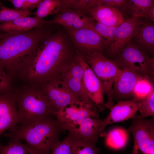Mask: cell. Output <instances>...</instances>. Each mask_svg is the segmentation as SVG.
Returning <instances> with one entry per match:
<instances>
[{
  "label": "cell",
  "mask_w": 154,
  "mask_h": 154,
  "mask_svg": "<svg viewBox=\"0 0 154 154\" xmlns=\"http://www.w3.org/2000/svg\"><path fill=\"white\" fill-rule=\"evenodd\" d=\"M77 53L65 29L58 28L44 40L30 64L18 76L29 84L42 86L59 79L75 59Z\"/></svg>",
  "instance_id": "6da1fadb"
},
{
  "label": "cell",
  "mask_w": 154,
  "mask_h": 154,
  "mask_svg": "<svg viewBox=\"0 0 154 154\" xmlns=\"http://www.w3.org/2000/svg\"><path fill=\"white\" fill-rule=\"evenodd\" d=\"M58 28L44 24L27 32L0 31V65L12 80L31 63L44 40Z\"/></svg>",
  "instance_id": "7a4b0ae2"
},
{
  "label": "cell",
  "mask_w": 154,
  "mask_h": 154,
  "mask_svg": "<svg viewBox=\"0 0 154 154\" xmlns=\"http://www.w3.org/2000/svg\"><path fill=\"white\" fill-rule=\"evenodd\" d=\"M65 131L54 116H48L32 122L19 124L4 134L9 139L24 141L37 154H50L53 146L60 141Z\"/></svg>",
  "instance_id": "3957f363"
},
{
  "label": "cell",
  "mask_w": 154,
  "mask_h": 154,
  "mask_svg": "<svg viewBox=\"0 0 154 154\" xmlns=\"http://www.w3.org/2000/svg\"><path fill=\"white\" fill-rule=\"evenodd\" d=\"M16 106L21 122L28 124L44 117L54 116L55 111L42 87L35 84L13 88Z\"/></svg>",
  "instance_id": "277c9868"
},
{
  "label": "cell",
  "mask_w": 154,
  "mask_h": 154,
  "mask_svg": "<svg viewBox=\"0 0 154 154\" xmlns=\"http://www.w3.org/2000/svg\"><path fill=\"white\" fill-rule=\"evenodd\" d=\"M81 54L102 83L107 97L105 107L110 110L114 105L113 86L121 69L114 60L107 58L100 51L93 50Z\"/></svg>",
  "instance_id": "5b68a950"
},
{
  "label": "cell",
  "mask_w": 154,
  "mask_h": 154,
  "mask_svg": "<svg viewBox=\"0 0 154 154\" xmlns=\"http://www.w3.org/2000/svg\"><path fill=\"white\" fill-rule=\"evenodd\" d=\"M115 56L114 60L120 69L134 70L154 81V56L150 57L148 53L132 41Z\"/></svg>",
  "instance_id": "8992f818"
},
{
  "label": "cell",
  "mask_w": 154,
  "mask_h": 154,
  "mask_svg": "<svg viewBox=\"0 0 154 154\" xmlns=\"http://www.w3.org/2000/svg\"><path fill=\"white\" fill-rule=\"evenodd\" d=\"M127 131L132 133L133 146L131 154H149L154 152V118L145 119L136 114Z\"/></svg>",
  "instance_id": "52a82bcc"
},
{
  "label": "cell",
  "mask_w": 154,
  "mask_h": 154,
  "mask_svg": "<svg viewBox=\"0 0 154 154\" xmlns=\"http://www.w3.org/2000/svg\"><path fill=\"white\" fill-rule=\"evenodd\" d=\"M77 51L75 59L83 69L82 83L84 90L97 108L102 111L106 107L104 99V92L102 83L85 61L83 56Z\"/></svg>",
  "instance_id": "ba28073f"
},
{
  "label": "cell",
  "mask_w": 154,
  "mask_h": 154,
  "mask_svg": "<svg viewBox=\"0 0 154 154\" xmlns=\"http://www.w3.org/2000/svg\"><path fill=\"white\" fill-rule=\"evenodd\" d=\"M65 29L76 49L81 54L93 50L102 52L106 47L102 38L90 28Z\"/></svg>",
  "instance_id": "9c48e42d"
},
{
  "label": "cell",
  "mask_w": 154,
  "mask_h": 154,
  "mask_svg": "<svg viewBox=\"0 0 154 154\" xmlns=\"http://www.w3.org/2000/svg\"><path fill=\"white\" fill-rule=\"evenodd\" d=\"M104 120L89 117L69 123H61L63 129L68 131L69 133L74 137L96 143L102 132L101 128Z\"/></svg>",
  "instance_id": "30bf717a"
},
{
  "label": "cell",
  "mask_w": 154,
  "mask_h": 154,
  "mask_svg": "<svg viewBox=\"0 0 154 154\" xmlns=\"http://www.w3.org/2000/svg\"><path fill=\"white\" fill-rule=\"evenodd\" d=\"M136 17L127 18L116 27L114 39L107 50V53L115 56L135 36L144 20Z\"/></svg>",
  "instance_id": "8fae6325"
},
{
  "label": "cell",
  "mask_w": 154,
  "mask_h": 154,
  "mask_svg": "<svg viewBox=\"0 0 154 154\" xmlns=\"http://www.w3.org/2000/svg\"><path fill=\"white\" fill-rule=\"evenodd\" d=\"M41 87L55 112L69 104L80 100L60 79L51 81Z\"/></svg>",
  "instance_id": "7c38bea8"
},
{
  "label": "cell",
  "mask_w": 154,
  "mask_h": 154,
  "mask_svg": "<svg viewBox=\"0 0 154 154\" xmlns=\"http://www.w3.org/2000/svg\"><path fill=\"white\" fill-rule=\"evenodd\" d=\"M83 74L82 66L75 59L62 72L59 79L65 83L80 100L89 105L96 107L84 90L82 83Z\"/></svg>",
  "instance_id": "4fadbf2b"
},
{
  "label": "cell",
  "mask_w": 154,
  "mask_h": 154,
  "mask_svg": "<svg viewBox=\"0 0 154 154\" xmlns=\"http://www.w3.org/2000/svg\"><path fill=\"white\" fill-rule=\"evenodd\" d=\"M94 19L86 17L80 12L73 9L62 7L52 19L46 21L44 24L57 25L62 26L65 29H77L90 27Z\"/></svg>",
  "instance_id": "5bb4252c"
},
{
  "label": "cell",
  "mask_w": 154,
  "mask_h": 154,
  "mask_svg": "<svg viewBox=\"0 0 154 154\" xmlns=\"http://www.w3.org/2000/svg\"><path fill=\"white\" fill-rule=\"evenodd\" d=\"M54 116L61 123H68L78 119L89 117L99 118L97 108L80 100L68 104L54 112Z\"/></svg>",
  "instance_id": "9a60e30c"
},
{
  "label": "cell",
  "mask_w": 154,
  "mask_h": 154,
  "mask_svg": "<svg viewBox=\"0 0 154 154\" xmlns=\"http://www.w3.org/2000/svg\"><path fill=\"white\" fill-rule=\"evenodd\" d=\"M21 122L12 90L0 94V137L7 130Z\"/></svg>",
  "instance_id": "2e32d148"
},
{
  "label": "cell",
  "mask_w": 154,
  "mask_h": 154,
  "mask_svg": "<svg viewBox=\"0 0 154 154\" xmlns=\"http://www.w3.org/2000/svg\"><path fill=\"white\" fill-rule=\"evenodd\" d=\"M142 75L129 69L121 70L112 88L113 100L133 99V92L136 83Z\"/></svg>",
  "instance_id": "e0dca14e"
},
{
  "label": "cell",
  "mask_w": 154,
  "mask_h": 154,
  "mask_svg": "<svg viewBox=\"0 0 154 154\" xmlns=\"http://www.w3.org/2000/svg\"><path fill=\"white\" fill-rule=\"evenodd\" d=\"M101 125L103 131L108 125L132 118L138 111L137 102L134 99L120 100L112 107Z\"/></svg>",
  "instance_id": "ac0fdd59"
},
{
  "label": "cell",
  "mask_w": 154,
  "mask_h": 154,
  "mask_svg": "<svg viewBox=\"0 0 154 154\" xmlns=\"http://www.w3.org/2000/svg\"><path fill=\"white\" fill-rule=\"evenodd\" d=\"M89 13L96 21L110 27H117L125 20L122 12L114 7L98 5Z\"/></svg>",
  "instance_id": "d6986e66"
},
{
  "label": "cell",
  "mask_w": 154,
  "mask_h": 154,
  "mask_svg": "<svg viewBox=\"0 0 154 154\" xmlns=\"http://www.w3.org/2000/svg\"><path fill=\"white\" fill-rule=\"evenodd\" d=\"M45 21L35 16L21 17L0 23V31L11 33L25 32L44 24Z\"/></svg>",
  "instance_id": "ffe728a7"
},
{
  "label": "cell",
  "mask_w": 154,
  "mask_h": 154,
  "mask_svg": "<svg viewBox=\"0 0 154 154\" xmlns=\"http://www.w3.org/2000/svg\"><path fill=\"white\" fill-rule=\"evenodd\" d=\"M135 43L149 54L154 51V23L145 19L139 26L133 38Z\"/></svg>",
  "instance_id": "44dd1931"
},
{
  "label": "cell",
  "mask_w": 154,
  "mask_h": 154,
  "mask_svg": "<svg viewBox=\"0 0 154 154\" xmlns=\"http://www.w3.org/2000/svg\"><path fill=\"white\" fill-rule=\"evenodd\" d=\"M154 5L153 0H129L122 7V12L131 17L145 19L149 9Z\"/></svg>",
  "instance_id": "7402d4cb"
},
{
  "label": "cell",
  "mask_w": 154,
  "mask_h": 154,
  "mask_svg": "<svg viewBox=\"0 0 154 154\" xmlns=\"http://www.w3.org/2000/svg\"><path fill=\"white\" fill-rule=\"evenodd\" d=\"M128 139L127 131L121 127L114 128L107 133L105 143L108 147L114 149H119L124 147Z\"/></svg>",
  "instance_id": "603a6c76"
},
{
  "label": "cell",
  "mask_w": 154,
  "mask_h": 154,
  "mask_svg": "<svg viewBox=\"0 0 154 154\" xmlns=\"http://www.w3.org/2000/svg\"><path fill=\"white\" fill-rule=\"evenodd\" d=\"M153 81L148 77L141 76L134 86L133 92V99L137 102L141 100L154 91Z\"/></svg>",
  "instance_id": "cb8c5ba5"
},
{
  "label": "cell",
  "mask_w": 154,
  "mask_h": 154,
  "mask_svg": "<svg viewBox=\"0 0 154 154\" xmlns=\"http://www.w3.org/2000/svg\"><path fill=\"white\" fill-rule=\"evenodd\" d=\"M62 7L61 0H41L37 11L32 13L41 19L49 15L57 14Z\"/></svg>",
  "instance_id": "d4e9b609"
},
{
  "label": "cell",
  "mask_w": 154,
  "mask_h": 154,
  "mask_svg": "<svg viewBox=\"0 0 154 154\" xmlns=\"http://www.w3.org/2000/svg\"><path fill=\"white\" fill-rule=\"evenodd\" d=\"M96 144L86 140L73 137L71 154H98L100 150L96 147Z\"/></svg>",
  "instance_id": "484cf974"
},
{
  "label": "cell",
  "mask_w": 154,
  "mask_h": 154,
  "mask_svg": "<svg viewBox=\"0 0 154 154\" xmlns=\"http://www.w3.org/2000/svg\"><path fill=\"white\" fill-rule=\"evenodd\" d=\"M34 152H35L26 144L17 140L9 139L8 144H0V154H29Z\"/></svg>",
  "instance_id": "4316f807"
},
{
  "label": "cell",
  "mask_w": 154,
  "mask_h": 154,
  "mask_svg": "<svg viewBox=\"0 0 154 154\" xmlns=\"http://www.w3.org/2000/svg\"><path fill=\"white\" fill-rule=\"evenodd\" d=\"M62 7L70 8L84 15L98 5V0H61Z\"/></svg>",
  "instance_id": "83f0119b"
},
{
  "label": "cell",
  "mask_w": 154,
  "mask_h": 154,
  "mask_svg": "<svg viewBox=\"0 0 154 154\" xmlns=\"http://www.w3.org/2000/svg\"><path fill=\"white\" fill-rule=\"evenodd\" d=\"M90 28L96 31L102 38L106 46H110L113 41L116 27L107 26L94 20Z\"/></svg>",
  "instance_id": "f1b7e54d"
},
{
  "label": "cell",
  "mask_w": 154,
  "mask_h": 154,
  "mask_svg": "<svg viewBox=\"0 0 154 154\" xmlns=\"http://www.w3.org/2000/svg\"><path fill=\"white\" fill-rule=\"evenodd\" d=\"M139 117L144 118L149 116H154V91L146 98L137 102Z\"/></svg>",
  "instance_id": "f546056e"
},
{
  "label": "cell",
  "mask_w": 154,
  "mask_h": 154,
  "mask_svg": "<svg viewBox=\"0 0 154 154\" xmlns=\"http://www.w3.org/2000/svg\"><path fill=\"white\" fill-rule=\"evenodd\" d=\"M32 14L31 11L19 10L8 8L0 1V23L17 18L29 16Z\"/></svg>",
  "instance_id": "4dcf8cb0"
},
{
  "label": "cell",
  "mask_w": 154,
  "mask_h": 154,
  "mask_svg": "<svg viewBox=\"0 0 154 154\" xmlns=\"http://www.w3.org/2000/svg\"><path fill=\"white\" fill-rule=\"evenodd\" d=\"M73 136L69 133L62 141H60L53 147L50 154H71Z\"/></svg>",
  "instance_id": "1f68e13d"
},
{
  "label": "cell",
  "mask_w": 154,
  "mask_h": 154,
  "mask_svg": "<svg viewBox=\"0 0 154 154\" xmlns=\"http://www.w3.org/2000/svg\"><path fill=\"white\" fill-rule=\"evenodd\" d=\"M41 0H9L13 6L14 9L17 10L31 11L37 8Z\"/></svg>",
  "instance_id": "d6a6232c"
},
{
  "label": "cell",
  "mask_w": 154,
  "mask_h": 154,
  "mask_svg": "<svg viewBox=\"0 0 154 154\" xmlns=\"http://www.w3.org/2000/svg\"><path fill=\"white\" fill-rule=\"evenodd\" d=\"M13 88L12 80L0 65V94L9 92Z\"/></svg>",
  "instance_id": "836d02e7"
},
{
  "label": "cell",
  "mask_w": 154,
  "mask_h": 154,
  "mask_svg": "<svg viewBox=\"0 0 154 154\" xmlns=\"http://www.w3.org/2000/svg\"><path fill=\"white\" fill-rule=\"evenodd\" d=\"M127 1L126 0H98V5L110 7H114L115 6L123 7L126 3Z\"/></svg>",
  "instance_id": "e575fe53"
},
{
  "label": "cell",
  "mask_w": 154,
  "mask_h": 154,
  "mask_svg": "<svg viewBox=\"0 0 154 154\" xmlns=\"http://www.w3.org/2000/svg\"><path fill=\"white\" fill-rule=\"evenodd\" d=\"M145 19L152 22H154V5H153L148 11Z\"/></svg>",
  "instance_id": "d590c367"
},
{
  "label": "cell",
  "mask_w": 154,
  "mask_h": 154,
  "mask_svg": "<svg viewBox=\"0 0 154 154\" xmlns=\"http://www.w3.org/2000/svg\"><path fill=\"white\" fill-rule=\"evenodd\" d=\"M29 154H37L35 152H34L32 153H30Z\"/></svg>",
  "instance_id": "8d00e7d4"
},
{
  "label": "cell",
  "mask_w": 154,
  "mask_h": 154,
  "mask_svg": "<svg viewBox=\"0 0 154 154\" xmlns=\"http://www.w3.org/2000/svg\"><path fill=\"white\" fill-rule=\"evenodd\" d=\"M149 154H154V152H152V153H149Z\"/></svg>",
  "instance_id": "74e56055"
},
{
  "label": "cell",
  "mask_w": 154,
  "mask_h": 154,
  "mask_svg": "<svg viewBox=\"0 0 154 154\" xmlns=\"http://www.w3.org/2000/svg\"><path fill=\"white\" fill-rule=\"evenodd\" d=\"M1 144V143H0V144Z\"/></svg>",
  "instance_id": "f35d334b"
}]
</instances>
